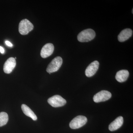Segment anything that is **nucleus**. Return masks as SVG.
Listing matches in <instances>:
<instances>
[{
  "instance_id": "nucleus-1",
  "label": "nucleus",
  "mask_w": 133,
  "mask_h": 133,
  "mask_svg": "<svg viewBox=\"0 0 133 133\" xmlns=\"http://www.w3.org/2000/svg\"><path fill=\"white\" fill-rule=\"evenodd\" d=\"M95 36V33L92 29L84 30L79 33L77 36L78 41L81 42H87L93 40Z\"/></svg>"
},
{
  "instance_id": "nucleus-2",
  "label": "nucleus",
  "mask_w": 133,
  "mask_h": 133,
  "mask_svg": "<svg viewBox=\"0 0 133 133\" xmlns=\"http://www.w3.org/2000/svg\"><path fill=\"white\" fill-rule=\"evenodd\" d=\"M33 24L28 19H23L19 23V31L22 35H27L29 32L33 30Z\"/></svg>"
},
{
  "instance_id": "nucleus-3",
  "label": "nucleus",
  "mask_w": 133,
  "mask_h": 133,
  "mask_svg": "<svg viewBox=\"0 0 133 133\" xmlns=\"http://www.w3.org/2000/svg\"><path fill=\"white\" fill-rule=\"evenodd\" d=\"M63 59L60 57H57L54 58L48 65L46 69L47 72L50 74L57 71L62 66Z\"/></svg>"
},
{
  "instance_id": "nucleus-4",
  "label": "nucleus",
  "mask_w": 133,
  "mask_h": 133,
  "mask_svg": "<svg viewBox=\"0 0 133 133\" xmlns=\"http://www.w3.org/2000/svg\"><path fill=\"white\" fill-rule=\"evenodd\" d=\"M87 122L85 116L79 115L75 117L70 122L69 126L72 129H77L84 125Z\"/></svg>"
},
{
  "instance_id": "nucleus-5",
  "label": "nucleus",
  "mask_w": 133,
  "mask_h": 133,
  "mask_svg": "<svg viewBox=\"0 0 133 133\" xmlns=\"http://www.w3.org/2000/svg\"><path fill=\"white\" fill-rule=\"evenodd\" d=\"M48 103L52 107L63 106L66 104V101L59 95H55L48 99Z\"/></svg>"
},
{
  "instance_id": "nucleus-6",
  "label": "nucleus",
  "mask_w": 133,
  "mask_h": 133,
  "mask_svg": "<svg viewBox=\"0 0 133 133\" xmlns=\"http://www.w3.org/2000/svg\"><path fill=\"white\" fill-rule=\"evenodd\" d=\"M112 94L108 91L102 90L98 92L94 95L93 100L96 103L104 102L109 99L111 97Z\"/></svg>"
},
{
  "instance_id": "nucleus-7",
  "label": "nucleus",
  "mask_w": 133,
  "mask_h": 133,
  "mask_svg": "<svg viewBox=\"0 0 133 133\" xmlns=\"http://www.w3.org/2000/svg\"><path fill=\"white\" fill-rule=\"evenodd\" d=\"M99 63L97 61H95L89 65L85 71V74L87 77H92L96 73L98 69Z\"/></svg>"
},
{
  "instance_id": "nucleus-8",
  "label": "nucleus",
  "mask_w": 133,
  "mask_h": 133,
  "mask_svg": "<svg viewBox=\"0 0 133 133\" xmlns=\"http://www.w3.org/2000/svg\"><path fill=\"white\" fill-rule=\"evenodd\" d=\"M16 65V61L14 58L10 57L5 62L3 66V71L6 74H10Z\"/></svg>"
},
{
  "instance_id": "nucleus-9",
  "label": "nucleus",
  "mask_w": 133,
  "mask_h": 133,
  "mask_svg": "<svg viewBox=\"0 0 133 133\" xmlns=\"http://www.w3.org/2000/svg\"><path fill=\"white\" fill-rule=\"evenodd\" d=\"M54 50V46L51 43L46 44L41 50V55L43 58L49 57L52 55Z\"/></svg>"
},
{
  "instance_id": "nucleus-10",
  "label": "nucleus",
  "mask_w": 133,
  "mask_h": 133,
  "mask_svg": "<svg viewBox=\"0 0 133 133\" xmlns=\"http://www.w3.org/2000/svg\"><path fill=\"white\" fill-rule=\"evenodd\" d=\"M132 30L131 29H125L122 30L118 36V40L121 42H125L132 36Z\"/></svg>"
},
{
  "instance_id": "nucleus-11",
  "label": "nucleus",
  "mask_w": 133,
  "mask_h": 133,
  "mask_svg": "<svg viewBox=\"0 0 133 133\" xmlns=\"http://www.w3.org/2000/svg\"><path fill=\"white\" fill-rule=\"evenodd\" d=\"M123 122L124 119L123 117L121 116H119L109 125V131H113L118 129L123 125Z\"/></svg>"
},
{
  "instance_id": "nucleus-12",
  "label": "nucleus",
  "mask_w": 133,
  "mask_h": 133,
  "mask_svg": "<svg viewBox=\"0 0 133 133\" xmlns=\"http://www.w3.org/2000/svg\"><path fill=\"white\" fill-rule=\"evenodd\" d=\"M129 76V72L127 70H122L117 72L115 78L118 82L123 83L127 81Z\"/></svg>"
},
{
  "instance_id": "nucleus-13",
  "label": "nucleus",
  "mask_w": 133,
  "mask_h": 133,
  "mask_svg": "<svg viewBox=\"0 0 133 133\" xmlns=\"http://www.w3.org/2000/svg\"><path fill=\"white\" fill-rule=\"evenodd\" d=\"M21 108L23 112L25 115L30 117L33 120H37V117L36 115L28 106L25 104H22L21 106Z\"/></svg>"
},
{
  "instance_id": "nucleus-14",
  "label": "nucleus",
  "mask_w": 133,
  "mask_h": 133,
  "mask_svg": "<svg viewBox=\"0 0 133 133\" xmlns=\"http://www.w3.org/2000/svg\"><path fill=\"white\" fill-rule=\"evenodd\" d=\"M8 115L5 112L0 113V127L5 125L8 121Z\"/></svg>"
},
{
  "instance_id": "nucleus-15",
  "label": "nucleus",
  "mask_w": 133,
  "mask_h": 133,
  "mask_svg": "<svg viewBox=\"0 0 133 133\" xmlns=\"http://www.w3.org/2000/svg\"><path fill=\"white\" fill-rule=\"evenodd\" d=\"M5 43H6V44L8 46H9V47H12L13 46V44H12L10 42H9V41H6V42H5Z\"/></svg>"
},
{
  "instance_id": "nucleus-16",
  "label": "nucleus",
  "mask_w": 133,
  "mask_h": 133,
  "mask_svg": "<svg viewBox=\"0 0 133 133\" xmlns=\"http://www.w3.org/2000/svg\"><path fill=\"white\" fill-rule=\"evenodd\" d=\"M0 52H1V53H2V54H3L5 52L4 49H3V47L1 46H0Z\"/></svg>"
}]
</instances>
